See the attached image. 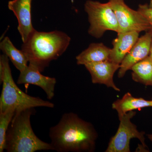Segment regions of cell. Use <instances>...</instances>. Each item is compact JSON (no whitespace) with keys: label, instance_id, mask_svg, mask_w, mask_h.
I'll return each instance as SVG.
<instances>
[{"label":"cell","instance_id":"obj_15","mask_svg":"<svg viewBox=\"0 0 152 152\" xmlns=\"http://www.w3.org/2000/svg\"><path fill=\"white\" fill-rule=\"evenodd\" d=\"M0 49L20 72L27 66L28 61L23 52L15 47L8 37L4 38L1 42Z\"/></svg>","mask_w":152,"mask_h":152},{"label":"cell","instance_id":"obj_21","mask_svg":"<svg viewBox=\"0 0 152 152\" xmlns=\"http://www.w3.org/2000/svg\"><path fill=\"white\" fill-rule=\"evenodd\" d=\"M149 5L150 7H152V0H150V4Z\"/></svg>","mask_w":152,"mask_h":152},{"label":"cell","instance_id":"obj_11","mask_svg":"<svg viewBox=\"0 0 152 152\" xmlns=\"http://www.w3.org/2000/svg\"><path fill=\"white\" fill-rule=\"evenodd\" d=\"M17 83L19 84L35 85L40 87L49 100L54 97L55 86L57 83L56 79L43 75L39 70L30 65L20 72Z\"/></svg>","mask_w":152,"mask_h":152},{"label":"cell","instance_id":"obj_3","mask_svg":"<svg viewBox=\"0 0 152 152\" xmlns=\"http://www.w3.org/2000/svg\"><path fill=\"white\" fill-rule=\"evenodd\" d=\"M35 113V108L15 113L7 132L5 148L7 152L54 151L50 143L42 140L34 132L31 118Z\"/></svg>","mask_w":152,"mask_h":152},{"label":"cell","instance_id":"obj_9","mask_svg":"<svg viewBox=\"0 0 152 152\" xmlns=\"http://www.w3.org/2000/svg\"><path fill=\"white\" fill-rule=\"evenodd\" d=\"M32 0H12L9 1L8 7L18 20V31L23 43L29 37L35 29L32 23L31 3Z\"/></svg>","mask_w":152,"mask_h":152},{"label":"cell","instance_id":"obj_8","mask_svg":"<svg viewBox=\"0 0 152 152\" xmlns=\"http://www.w3.org/2000/svg\"><path fill=\"white\" fill-rule=\"evenodd\" d=\"M152 40V34L147 31L139 38L120 64L118 77L122 78L133 66L145 58L150 55Z\"/></svg>","mask_w":152,"mask_h":152},{"label":"cell","instance_id":"obj_12","mask_svg":"<svg viewBox=\"0 0 152 152\" xmlns=\"http://www.w3.org/2000/svg\"><path fill=\"white\" fill-rule=\"evenodd\" d=\"M139 34L137 31L118 33L117 38L113 42V48L111 49L109 60L121 64L138 39Z\"/></svg>","mask_w":152,"mask_h":152},{"label":"cell","instance_id":"obj_10","mask_svg":"<svg viewBox=\"0 0 152 152\" xmlns=\"http://www.w3.org/2000/svg\"><path fill=\"white\" fill-rule=\"evenodd\" d=\"M85 66L91 74L93 83L104 84L117 91H120L121 90L116 86L113 80L114 74L119 69L120 64L108 60L90 63Z\"/></svg>","mask_w":152,"mask_h":152},{"label":"cell","instance_id":"obj_5","mask_svg":"<svg viewBox=\"0 0 152 152\" xmlns=\"http://www.w3.org/2000/svg\"><path fill=\"white\" fill-rule=\"evenodd\" d=\"M84 8L88 16L90 27L88 32L90 35L99 39L107 31L119 32L118 20L109 2L102 3L87 0Z\"/></svg>","mask_w":152,"mask_h":152},{"label":"cell","instance_id":"obj_1","mask_svg":"<svg viewBox=\"0 0 152 152\" xmlns=\"http://www.w3.org/2000/svg\"><path fill=\"white\" fill-rule=\"evenodd\" d=\"M49 137L58 152H93L98 134L91 123L73 113L63 114L59 122L50 128Z\"/></svg>","mask_w":152,"mask_h":152},{"label":"cell","instance_id":"obj_17","mask_svg":"<svg viewBox=\"0 0 152 152\" xmlns=\"http://www.w3.org/2000/svg\"><path fill=\"white\" fill-rule=\"evenodd\" d=\"M16 111L11 110L4 113H0V152H4L5 148L7 132Z\"/></svg>","mask_w":152,"mask_h":152},{"label":"cell","instance_id":"obj_2","mask_svg":"<svg viewBox=\"0 0 152 152\" xmlns=\"http://www.w3.org/2000/svg\"><path fill=\"white\" fill-rule=\"evenodd\" d=\"M70 41V37L61 31L46 32L34 29L23 43L21 50L29 65L42 72L52 61L57 59L66 51Z\"/></svg>","mask_w":152,"mask_h":152},{"label":"cell","instance_id":"obj_7","mask_svg":"<svg viewBox=\"0 0 152 152\" xmlns=\"http://www.w3.org/2000/svg\"><path fill=\"white\" fill-rule=\"evenodd\" d=\"M113 10L119 28V33L129 31H148L150 25L146 18L138 10L131 9L125 0H109Z\"/></svg>","mask_w":152,"mask_h":152},{"label":"cell","instance_id":"obj_19","mask_svg":"<svg viewBox=\"0 0 152 152\" xmlns=\"http://www.w3.org/2000/svg\"><path fill=\"white\" fill-rule=\"evenodd\" d=\"M147 136L148 137V138L152 142V134H147Z\"/></svg>","mask_w":152,"mask_h":152},{"label":"cell","instance_id":"obj_13","mask_svg":"<svg viewBox=\"0 0 152 152\" xmlns=\"http://www.w3.org/2000/svg\"><path fill=\"white\" fill-rule=\"evenodd\" d=\"M111 48L102 43H91L84 50L76 57L78 65L108 61L110 59Z\"/></svg>","mask_w":152,"mask_h":152},{"label":"cell","instance_id":"obj_20","mask_svg":"<svg viewBox=\"0 0 152 152\" xmlns=\"http://www.w3.org/2000/svg\"><path fill=\"white\" fill-rule=\"evenodd\" d=\"M149 56L152 58V40L151 42V51H150Z\"/></svg>","mask_w":152,"mask_h":152},{"label":"cell","instance_id":"obj_18","mask_svg":"<svg viewBox=\"0 0 152 152\" xmlns=\"http://www.w3.org/2000/svg\"><path fill=\"white\" fill-rule=\"evenodd\" d=\"M138 10L142 14L150 25V28L148 31L152 34V7H150L148 4H140Z\"/></svg>","mask_w":152,"mask_h":152},{"label":"cell","instance_id":"obj_6","mask_svg":"<svg viewBox=\"0 0 152 152\" xmlns=\"http://www.w3.org/2000/svg\"><path fill=\"white\" fill-rule=\"evenodd\" d=\"M136 114V112L132 111L119 116L120 123L118 129L111 139L105 152H130V142L132 138L139 139L144 148H147L145 132H139L137 126L131 122Z\"/></svg>","mask_w":152,"mask_h":152},{"label":"cell","instance_id":"obj_4","mask_svg":"<svg viewBox=\"0 0 152 152\" xmlns=\"http://www.w3.org/2000/svg\"><path fill=\"white\" fill-rule=\"evenodd\" d=\"M9 59L5 55L0 56L4 66V76L1 83H2V89L0 97V113L11 110H15L17 113L38 107L53 108V103L32 96L19 88L13 78Z\"/></svg>","mask_w":152,"mask_h":152},{"label":"cell","instance_id":"obj_14","mask_svg":"<svg viewBox=\"0 0 152 152\" xmlns=\"http://www.w3.org/2000/svg\"><path fill=\"white\" fill-rule=\"evenodd\" d=\"M152 107V100H147L142 98H135L130 93H126L122 98L117 99L112 104V107L122 115L134 110Z\"/></svg>","mask_w":152,"mask_h":152},{"label":"cell","instance_id":"obj_22","mask_svg":"<svg viewBox=\"0 0 152 152\" xmlns=\"http://www.w3.org/2000/svg\"><path fill=\"white\" fill-rule=\"evenodd\" d=\"M151 100H152V99H151Z\"/></svg>","mask_w":152,"mask_h":152},{"label":"cell","instance_id":"obj_16","mask_svg":"<svg viewBox=\"0 0 152 152\" xmlns=\"http://www.w3.org/2000/svg\"><path fill=\"white\" fill-rule=\"evenodd\" d=\"M131 70L133 80L152 86V58L149 56L133 66Z\"/></svg>","mask_w":152,"mask_h":152}]
</instances>
